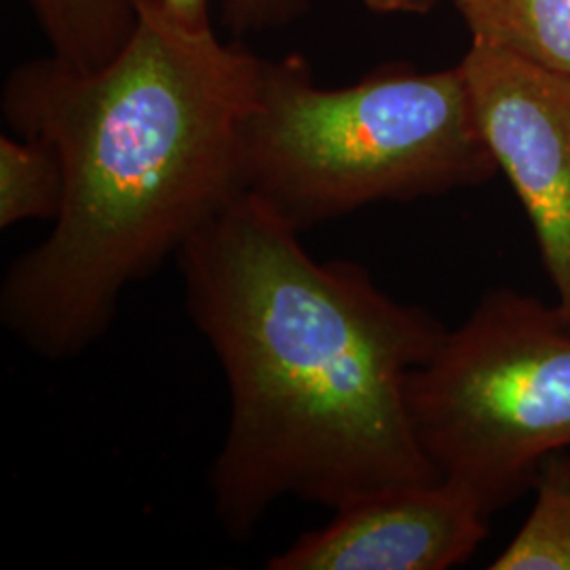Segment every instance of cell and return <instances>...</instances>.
Segmentation results:
<instances>
[{
	"label": "cell",
	"instance_id": "6da1fadb",
	"mask_svg": "<svg viewBox=\"0 0 570 570\" xmlns=\"http://www.w3.org/2000/svg\"><path fill=\"white\" fill-rule=\"evenodd\" d=\"M186 311L218 357L228 425L212 505L247 541L282 499L343 510L438 482L407 407L410 374L449 327L242 195L178 252Z\"/></svg>",
	"mask_w": 570,
	"mask_h": 570
},
{
	"label": "cell",
	"instance_id": "7a4b0ae2",
	"mask_svg": "<svg viewBox=\"0 0 570 570\" xmlns=\"http://www.w3.org/2000/svg\"><path fill=\"white\" fill-rule=\"evenodd\" d=\"M110 61L79 70L47 56L2 85L4 121L51 144L63 204L0 287V320L37 355L79 357L112 326L122 292L245 193L244 129L261 60L164 0H134Z\"/></svg>",
	"mask_w": 570,
	"mask_h": 570
},
{
	"label": "cell",
	"instance_id": "3957f363",
	"mask_svg": "<svg viewBox=\"0 0 570 570\" xmlns=\"http://www.w3.org/2000/svg\"><path fill=\"white\" fill-rule=\"evenodd\" d=\"M497 171L461 66L395 61L327 89L301 56L261 60L244 129L245 195L301 235L367 205L489 183Z\"/></svg>",
	"mask_w": 570,
	"mask_h": 570
},
{
	"label": "cell",
	"instance_id": "277c9868",
	"mask_svg": "<svg viewBox=\"0 0 570 570\" xmlns=\"http://www.w3.org/2000/svg\"><path fill=\"white\" fill-rule=\"evenodd\" d=\"M419 444L440 480L492 515L570 449V326L556 305L487 292L407 381Z\"/></svg>",
	"mask_w": 570,
	"mask_h": 570
},
{
	"label": "cell",
	"instance_id": "5b68a950",
	"mask_svg": "<svg viewBox=\"0 0 570 570\" xmlns=\"http://www.w3.org/2000/svg\"><path fill=\"white\" fill-rule=\"evenodd\" d=\"M497 169L529 214L570 326V75L471 42L459 63Z\"/></svg>",
	"mask_w": 570,
	"mask_h": 570
},
{
	"label": "cell",
	"instance_id": "8992f818",
	"mask_svg": "<svg viewBox=\"0 0 570 570\" xmlns=\"http://www.w3.org/2000/svg\"><path fill=\"white\" fill-rule=\"evenodd\" d=\"M489 515L444 480L389 490L334 511L266 560L271 570H446L489 537Z\"/></svg>",
	"mask_w": 570,
	"mask_h": 570
},
{
	"label": "cell",
	"instance_id": "52a82bcc",
	"mask_svg": "<svg viewBox=\"0 0 570 570\" xmlns=\"http://www.w3.org/2000/svg\"><path fill=\"white\" fill-rule=\"evenodd\" d=\"M471 42L570 75V0H452Z\"/></svg>",
	"mask_w": 570,
	"mask_h": 570
},
{
	"label": "cell",
	"instance_id": "ba28073f",
	"mask_svg": "<svg viewBox=\"0 0 570 570\" xmlns=\"http://www.w3.org/2000/svg\"><path fill=\"white\" fill-rule=\"evenodd\" d=\"M51 56L79 70L100 68L129 41L134 0H28Z\"/></svg>",
	"mask_w": 570,
	"mask_h": 570
},
{
	"label": "cell",
	"instance_id": "9c48e42d",
	"mask_svg": "<svg viewBox=\"0 0 570 570\" xmlns=\"http://www.w3.org/2000/svg\"><path fill=\"white\" fill-rule=\"evenodd\" d=\"M534 505L490 570H570V454L556 452L534 482Z\"/></svg>",
	"mask_w": 570,
	"mask_h": 570
},
{
	"label": "cell",
	"instance_id": "30bf717a",
	"mask_svg": "<svg viewBox=\"0 0 570 570\" xmlns=\"http://www.w3.org/2000/svg\"><path fill=\"white\" fill-rule=\"evenodd\" d=\"M63 204V169L56 148L39 138L0 136V228L56 220Z\"/></svg>",
	"mask_w": 570,
	"mask_h": 570
},
{
	"label": "cell",
	"instance_id": "8fae6325",
	"mask_svg": "<svg viewBox=\"0 0 570 570\" xmlns=\"http://www.w3.org/2000/svg\"><path fill=\"white\" fill-rule=\"evenodd\" d=\"M308 0H225V20L235 32L279 28L305 13Z\"/></svg>",
	"mask_w": 570,
	"mask_h": 570
},
{
	"label": "cell",
	"instance_id": "7c38bea8",
	"mask_svg": "<svg viewBox=\"0 0 570 570\" xmlns=\"http://www.w3.org/2000/svg\"><path fill=\"white\" fill-rule=\"evenodd\" d=\"M370 11L383 13V16H421L435 9L444 0H362Z\"/></svg>",
	"mask_w": 570,
	"mask_h": 570
},
{
	"label": "cell",
	"instance_id": "4fadbf2b",
	"mask_svg": "<svg viewBox=\"0 0 570 570\" xmlns=\"http://www.w3.org/2000/svg\"><path fill=\"white\" fill-rule=\"evenodd\" d=\"M165 4L190 23H209L207 0H164Z\"/></svg>",
	"mask_w": 570,
	"mask_h": 570
}]
</instances>
